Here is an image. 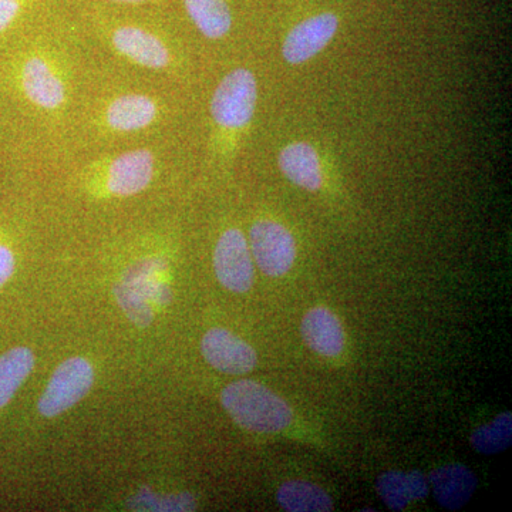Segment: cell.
<instances>
[{
    "label": "cell",
    "instance_id": "1",
    "mask_svg": "<svg viewBox=\"0 0 512 512\" xmlns=\"http://www.w3.org/2000/svg\"><path fill=\"white\" fill-rule=\"evenodd\" d=\"M258 79L248 67L225 74L210 101L211 147L222 163L234 160L258 109Z\"/></svg>",
    "mask_w": 512,
    "mask_h": 512
},
{
    "label": "cell",
    "instance_id": "2",
    "mask_svg": "<svg viewBox=\"0 0 512 512\" xmlns=\"http://www.w3.org/2000/svg\"><path fill=\"white\" fill-rule=\"evenodd\" d=\"M221 403L231 419L254 433H279L291 426L293 412L282 397L254 380H238L221 393Z\"/></svg>",
    "mask_w": 512,
    "mask_h": 512
},
{
    "label": "cell",
    "instance_id": "3",
    "mask_svg": "<svg viewBox=\"0 0 512 512\" xmlns=\"http://www.w3.org/2000/svg\"><path fill=\"white\" fill-rule=\"evenodd\" d=\"M157 160L148 148H134L93 161L84 170V180L94 194L126 198L150 187L156 177Z\"/></svg>",
    "mask_w": 512,
    "mask_h": 512
},
{
    "label": "cell",
    "instance_id": "4",
    "mask_svg": "<svg viewBox=\"0 0 512 512\" xmlns=\"http://www.w3.org/2000/svg\"><path fill=\"white\" fill-rule=\"evenodd\" d=\"M16 84L28 103L43 113H60L66 107L67 76L60 60L49 50H30L20 59Z\"/></svg>",
    "mask_w": 512,
    "mask_h": 512
},
{
    "label": "cell",
    "instance_id": "5",
    "mask_svg": "<svg viewBox=\"0 0 512 512\" xmlns=\"http://www.w3.org/2000/svg\"><path fill=\"white\" fill-rule=\"evenodd\" d=\"M104 29L111 49L127 62L157 72L174 66L171 46L154 30L130 22L109 23Z\"/></svg>",
    "mask_w": 512,
    "mask_h": 512
},
{
    "label": "cell",
    "instance_id": "6",
    "mask_svg": "<svg viewBox=\"0 0 512 512\" xmlns=\"http://www.w3.org/2000/svg\"><path fill=\"white\" fill-rule=\"evenodd\" d=\"M249 248L259 271L281 278L295 265L298 245L291 229L272 218L256 220L249 229Z\"/></svg>",
    "mask_w": 512,
    "mask_h": 512
},
{
    "label": "cell",
    "instance_id": "7",
    "mask_svg": "<svg viewBox=\"0 0 512 512\" xmlns=\"http://www.w3.org/2000/svg\"><path fill=\"white\" fill-rule=\"evenodd\" d=\"M339 13L333 10L313 13L288 30L281 52L286 63L301 66L311 62L330 45L340 30Z\"/></svg>",
    "mask_w": 512,
    "mask_h": 512
},
{
    "label": "cell",
    "instance_id": "8",
    "mask_svg": "<svg viewBox=\"0 0 512 512\" xmlns=\"http://www.w3.org/2000/svg\"><path fill=\"white\" fill-rule=\"evenodd\" d=\"M276 160L286 180L302 190L320 192L332 180L333 164L311 141H289L279 150Z\"/></svg>",
    "mask_w": 512,
    "mask_h": 512
},
{
    "label": "cell",
    "instance_id": "9",
    "mask_svg": "<svg viewBox=\"0 0 512 512\" xmlns=\"http://www.w3.org/2000/svg\"><path fill=\"white\" fill-rule=\"evenodd\" d=\"M94 382L92 365L83 357H72L57 367L37 407L45 417H56L80 402Z\"/></svg>",
    "mask_w": 512,
    "mask_h": 512
},
{
    "label": "cell",
    "instance_id": "10",
    "mask_svg": "<svg viewBox=\"0 0 512 512\" xmlns=\"http://www.w3.org/2000/svg\"><path fill=\"white\" fill-rule=\"evenodd\" d=\"M214 269L218 281L228 291L245 293L254 285V258L248 238L238 228H228L214 249Z\"/></svg>",
    "mask_w": 512,
    "mask_h": 512
},
{
    "label": "cell",
    "instance_id": "11",
    "mask_svg": "<svg viewBox=\"0 0 512 512\" xmlns=\"http://www.w3.org/2000/svg\"><path fill=\"white\" fill-rule=\"evenodd\" d=\"M160 100L147 93H124L113 97L100 111V126L113 134H131L160 120Z\"/></svg>",
    "mask_w": 512,
    "mask_h": 512
},
{
    "label": "cell",
    "instance_id": "12",
    "mask_svg": "<svg viewBox=\"0 0 512 512\" xmlns=\"http://www.w3.org/2000/svg\"><path fill=\"white\" fill-rule=\"evenodd\" d=\"M201 352L208 365L227 375H245L258 365L254 348L224 328H212L205 333Z\"/></svg>",
    "mask_w": 512,
    "mask_h": 512
},
{
    "label": "cell",
    "instance_id": "13",
    "mask_svg": "<svg viewBox=\"0 0 512 512\" xmlns=\"http://www.w3.org/2000/svg\"><path fill=\"white\" fill-rule=\"evenodd\" d=\"M306 345L320 356L336 357L345 348V332L342 323L325 306H316L306 313L301 325Z\"/></svg>",
    "mask_w": 512,
    "mask_h": 512
},
{
    "label": "cell",
    "instance_id": "14",
    "mask_svg": "<svg viewBox=\"0 0 512 512\" xmlns=\"http://www.w3.org/2000/svg\"><path fill=\"white\" fill-rule=\"evenodd\" d=\"M430 485L437 503L447 510H460L471 500L477 487L473 471L463 464H448L430 474Z\"/></svg>",
    "mask_w": 512,
    "mask_h": 512
},
{
    "label": "cell",
    "instance_id": "15",
    "mask_svg": "<svg viewBox=\"0 0 512 512\" xmlns=\"http://www.w3.org/2000/svg\"><path fill=\"white\" fill-rule=\"evenodd\" d=\"M192 25L208 40H222L234 26L231 0H181Z\"/></svg>",
    "mask_w": 512,
    "mask_h": 512
},
{
    "label": "cell",
    "instance_id": "16",
    "mask_svg": "<svg viewBox=\"0 0 512 512\" xmlns=\"http://www.w3.org/2000/svg\"><path fill=\"white\" fill-rule=\"evenodd\" d=\"M376 488L383 503L394 511H402L413 501L423 500L430 490L426 477L420 471H390L379 477Z\"/></svg>",
    "mask_w": 512,
    "mask_h": 512
},
{
    "label": "cell",
    "instance_id": "17",
    "mask_svg": "<svg viewBox=\"0 0 512 512\" xmlns=\"http://www.w3.org/2000/svg\"><path fill=\"white\" fill-rule=\"evenodd\" d=\"M276 500L285 511L328 512L333 510V501L319 485L309 481L292 480L282 484Z\"/></svg>",
    "mask_w": 512,
    "mask_h": 512
},
{
    "label": "cell",
    "instance_id": "18",
    "mask_svg": "<svg viewBox=\"0 0 512 512\" xmlns=\"http://www.w3.org/2000/svg\"><path fill=\"white\" fill-rule=\"evenodd\" d=\"M35 367V356L28 348H13L0 356V409L8 406Z\"/></svg>",
    "mask_w": 512,
    "mask_h": 512
},
{
    "label": "cell",
    "instance_id": "19",
    "mask_svg": "<svg viewBox=\"0 0 512 512\" xmlns=\"http://www.w3.org/2000/svg\"><path fill=\"white\" fill-rule=\"evenodd\" d=\"M471 446L485 456L501 453L512 443L511 413H503L471 434Z\"/></svg>",
    "mask_w": 512,
    "mask_h": 512
},
{
    "label": "cell",
    "instance_id": "20",
    "mask_svg": "<svg viewBox=\"0 0 512 512\" xmlns=\"http://www.w3.org/2000/svg\"><path fill=\"white\" fill-rule=\"evenodd\" d=\"M114 293H116L117 301H119L123 311L127 313L128 318L133 320L136 325L147 326L153 322L154 315L153 311H151V306L148 305L143 296L138 295L130 286L120 282L114 288Z\"/></svg>",
    "mask_w": 512,
    "mask_h": 512
},
{
    "label": "cell",
    "instance_id": "21",
    "mask_svg": "<svg viewBox=\"0 0 512 512\" xmlns=\"http://www.w3.org/2000/svg\"><path fill=\"white\" fill-rule=\"evenodd\" d=\"M136 510L154 511H192L195 510V500L190 494L168 495L164 501H157L156 494L144 488L131 503Z\"/></svg>",
    "mask_w": 512,
    "mask_h": 512
},
{
    "label": "cell",
    "instance_id": "22",
    "mask_svg": "<svg viewBox=\"0 0 512 512\" xmlns=\"http://www.w3.org/2000/svg\"><path fill=\"white\" fill-rule=\"evenodd\" d=\"M28 2L29 0H0V35L12 28Z\"/></svg>",
    "mask_w": 512,
    "mask_h": 512
},
{
    "label": "cell",
    "instance_id": "23",
    "mask_svg": "<svg viewBox=\"0 0 512 512\" xmlns=\"http://www.w3.org/2000/svg\"><path fill=\"white\" fill-rule=\"evenodd\" d=\"M16 256L6 242L0 241V288L15 274Z\"/></svg>",
    "mask_w": 512,
    "mask_h": 512
},
{
    "label": "cell",
    "instance_id": "24",
    "mask_svg": "<svg viewBox=\"0 0 512 512\" xmlns=\"http://www.w3.org/2000/svg\"><path fill=\"white\" fill-rule=\"evenodd\" d=\"M107 2L123 3V5H144V3L154 2V0H107Z\"/></svg>",
    "mask_w": 512,
    "mask_h": 512
}]
</instances>
